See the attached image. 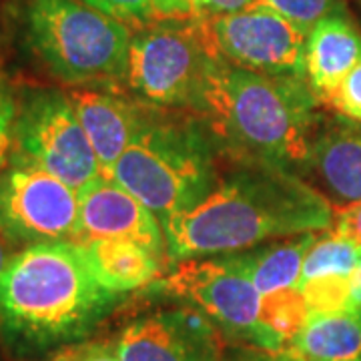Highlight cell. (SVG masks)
<instances>
[{
	"label": "cell",
	"instance_id": "30bf717a",
	"mask_svg": "<svg viewBox=\"0 0 361 361\" xmlns=\"http://www.w3.org/2000/svg\"><path fill=\"white\" fill-rule=\"evenodd\" d=\"M223 61L273 77L307 80L305 52L310 32L279 14L249 6L207 20Z\"/></svg>",
	"mask_w": 361,
	"mask_h": 361
},
{
	"label": "cell",
	"instance_id": "6da1fadb",
	"mask_svg": "<svg viewBox=\"0 0 361 361\" xmlns=\"http://www.w3.org/2000/svg\"><path fill=\"white\" fill-rule=\"evenodd\" d=\"M336 207L287 169L225 153L213 191L163 221L169 263L239 253L269 239L331 231Z\"/></svg>",
	"mask_w": 361,
	"mask_h": 361
},
{
	"label": "cell",
	"instance_id": "83f0119b",
	"mask_svg": "<svg viewBox=\"0 0 361 361\" xmlns=\"http://www.w3.org/2000/svg\"><path fill=\"white\" fill-rule=\"evenodd\" d=\"M82 361H121V357L116 355L115 345H106V343H85Z\"/></svg>",
	"mask_w": 361,
	"mask_h": 361
},
{
	"label": "cell",
	"instance_id": "8fae6325",
	"mask_svg": "<svg viewBox=\"0 0 361 361\" xmlns=\"http://www.w3.org/2000/svg\"><path fill=\"white\" fill-rule=\"evenodd\" d=\"M221 334L191 305L130 319L115 339L121 361H221Z\"/></svg>",
	"mask_w": 361,
	"mask_h": 361
},
{
	"label": "cell",
	"instance_id": "1f68e13d",
	"mask_svg": "<svg viewBox=\"0 0 361 361\" xmlns=\"http://www.w3.org/2000/svg\"><path fill=\"white\" fill-rule=\"evenodd\" d=\"M11 249H13V247L8 245V243H6V239L0 235V273L4 271V267L8 265V261H11V257H13L14 251H11Z\"/></svg>",
	"mask_w": 361,
	"mask_h": 361
},
{
	"label": "cell",
	"instance_id": "7c38bea8",
	"mask_svg": "<svg viewBox=\"0 0 361 361\" xmlns=\"http://www.w3.org/2000/svg\"><path fill=\"white\" fill-rule=\"evenodd\" d=\"M75 239H129L169 263L167 237L159 217L109 175H99L78 191Z\"/></svg>",
	"mask_w": 361,
	"mask_h": 361
},
{
	"label": "cell",
	"instance_id": "d4e9b609",
	"mask_svg": "<svg viewBox=\"0 0 361 361\" xmlns=\"http://www.w3.org/2000/svg\"><path fill=\"white\" fill-rule=\"evenodd\" d=\"M255 0H195L193 14L195 18H215V16H223V14L237 13L249 8Z\"/></svg>",
	"mask_w": 361,
	"mask_h": 361
},
{
	"label": "cell",
	"instance_id": "cb8c5ba5",
	"mask_svg": "<svg viewBox=\"0 0 361 361\" xmlns=\"http://www.w3.org/2000/svg\"><path fill=\"white\" fill-rule=\"evenodd\" d=\"M325 106L361 123V61L353 66V71L348 77L343 78V82L337 87Z\"/></svg>",
	"mask_w": 361,
	"mask_h": 361
},
{
	"label": "cell",
	"instance_id": "5bb4252c",
	"mask_svg": "<svg viewBox=\"0 0 361 361\" xmlns=\"http://www.w3.org/2000/svg\"><path fill=\"white\" fill-rule=\"evenodd\" d=\"M303 179L336 209L361 203V123L348 116L322 115Z\"/></svg>",
	"mask_w": 361,
	"mask_h": 361
},
{
	"label": "cell",
	"instance_id": "ba28073f",
	"mask_svg": "<svg viewBox=\"0 0 361 361\" xmlns=\"http://www.w3.org/2000/svg\"><path fill=\"white\" fill-rule=\"evenodd\" d=\"M14 149L77 191L103 175L68 90L59 87L18 90Z\"/></svg>",
	"mask_w": 361,
	"mask_h": 361
},
{
	"label": "cell",
	"instance_id": "7402d4cb",
	"mask_svg": "<svg viewBox=\"0 0 361 361\" xmlns=\"http://www.w3.org/2000/svg\"><path fill=\"white\" fill-rule=\"evenodd\" d=\"M18 115V89L11 78L0 75V171L14 151V125Z\"/></svg>",
	"mask_w": 361,
	"mask_h": 361
},
{
	"label": "cell",
	"instance_id": "484cf974",
	"mask_svg": "<svg viewBox=\"0 0 361 361\" xmlns=\"http://www.w3.org/2000/svg\"><path fill=\"white\" fill-rule=\"evenodd\" d=\"M331 231L361 245V203L336 209V225Z\"/></svg>",
	"mask_w": 361,
	"mask_h": 361
},
{
	"label": "cell",
	"instance_id": "e0dca14e",
	"mask_svg": "<svg viewBox=\"0 0 361 361\" xmlns=\"http://www.w3.org/2000/svg\"><path fill=\"white\" fill-rule=\"evenodd\" d=\"M89 269L104 289L116 295L137 291L161 279L165 259L129 239H73Z\"/></svg>",
	"mask_w": 361,
	"mask_h": 361
},
{
	"label": "cell",
	"instance_id": "2e32d148",
	"mask_svg": "<svg viewBox=\"0 0 361 361\" xmlns=\"http://www.w3.org/2000/svg\"><path fill=\"white\" fill-rule=\"evenodd\" d=\"M360 61L361 30L351 20L349 13L327 16L310 30L305 75L322 104H327L337 87Z\"/></svg>",
	"mask_w": 361,
	"mask_h": 361
},
{
	"label": "cell",
	"instance_id": "44dd1931",
	"mask_svg": "<svg viewBox=\"0 0 361 361\" xmlns=\"http://www.w3.org/2000/svg\"><path fill=\"white\" fill-rule=\"evenodd\" d=\"M251 6L279 14L307 32L327 16L348 13L345 0H255Z\"/></svg>",
	"mask_w": 361,
	"mask_h": 361
},
{
	"label": "cell",
	"instance_id": "603a6c76",
	"mask_svg": "<svg viewBox=\"0 0 361 361\" xmlns=\"http://www.w3.org/2000/svg\"><path fill=\"white\" fill-rule=\"evenodd\" d=\"M101 13L129 25L130 28L147 25L155 18L151 0H80Z\"/></svg>",
	"mask_w": 361,
	"mask_h": 361
},
{
	"label": "cell",
	"instance_id": "8992f818",
	"mask_svg": "<svg viewBox=\"0 0 361 361\" xmlns=\"http://www.w3.org/2000/svg\"><path fill=\"white\" fill-rule=\"evenodd\" d=\"M203 18H153L133 28L125 89L141 103L203 115L219 61Z\"/></svg>",
	"mask_w": 361,
	"mask_h": 361
},
{
	"label": "cell",
	"instance_id": "f546056e",
	"mask_svg": "<svg viewBox=\"0 0 361 361\" xmlns=\"http://www.w3.org/2000/svg\"><path fill=\"white\" fill-rule=\"evenodd\" d=\"M82 353H85V343H75L51 353L47 361H82Z\"/></svg>",
	"mask_w": 361,
	"mask_h": 361
},
{
	"label": "cell",
	"instance_id": "5b68a950",
	"mask_svg": "<svg viewBox=\"0 0 361 361\" xmlns=\"http://www.w3.org/2000/svg\"><path fill=\"white\" fill-rule=\"evenodd\" d=\"M11 14L23 49L63 87H125L129 25L80 0H14Z\"/></svg>",
	"mask_w": 361,
	"mask_h": 361
},
{
	"label": "cell",
	"instance_id": "52a82bcc",
	"mask_svg": "<svg viewBox=\"0 0 361 361\" xmlns=\"http://www.w3.org/2000/svg\"><path fill=\"white\" fill-rule=\"evenodd\" d=\"M157 279V287L203 313L223 336L269 351L261 323L263 297L253 285L239 253L187 259ZM271 353V351H269Z\"/></svg>",
	"mask_w": 361,
	"mask_h": 361
},
{
	"label": "cell",
	"instance_id": "3957f363",
	"mask_svg": "<svg viewBox=\"0 0 361 361\" xmlns=\"http://www.w3.org/2000/svg\"><path fill=\"white\" fill-rule=\"evenodd\" d=\"M319 104L303 78L263 75L219 59L209 80L203 116L225 153L303 177L323 115Z\"/></svg>",
	"mask_w": 361,
	"mask_h": 361
},
{
	"label": "cell",
	"instance_id": "4fadbf2b",
	"mask_svg": "<svg viewBox=\"0 0 361 361\" xmlns=\"http://www.w3.org/2000/svg\"><path fill=\"white\" fill-rule=\"evenodd\" d=\"M68 94L101 171L109 175L145 127L151 106L116 85L78 87L68 89Z\"/></svg>",
	"mask_w": 361,
	"mask_h": 361
},
{
	"label": "cell",
	"instance_id": "d6a6232c",
	"mask_svg": "<svg viewBox=\"0 0 361 361\" xmlns=\"http://www.w3.org/2000/svg\"><path fill=\"white\" fill-rule=\"evenodd\" d=\"M2 2H4V0H0V4H2Z\"/></svg>",
	"mask_w": 361,
	"mask_h": 361
},
{
	"label": "cell",
	"instance_id": "9a60e30c",
	"mask_svg": "<svg viewBox=\"0 0 361 361\" xmlns=\"http://www.w3.org/2000/svg\"><path fill=\"white\" fill-rule=\"evenodd\" d=\"M360 253L361 245L334 231H327L313 241L297 285L311 313L349 310Z\"/></svg>",
	"mask_w": 361,
	"mask_h": 361
},
{
	"label": "cell",
	"instance_id": "ffe728a7",
	"mask_svg": "<svg viewBox=\"0 0 361 361\" xmlns=\"http://www.w3.org/2000/svg\"><path fill=\"white\" fill-rule=\"evenodd\" d=\"M310 315L307 301L297 287L263 297L261 323L267 334L271 353H281L291 348Z\"/></svg>",
	"mask_w": 361,
	"mask_h": 361
},
{
	"label": "cell",
	"instance_id": "9c48e42d",
	"mask_svg": "<svg viewBox=\"0 0 361 361\" xmlns=\"http://www.w3.org/2000/svg\"><path fill=\"white\" fill-rule=\"evenodd\" d=\"M78 227V191L14 149L0 171V235L13 249L71 241Z\"/></svg>",
	"mask_w": 361,
	"mask_h": 361
},
{
	"label": "cell",
	"instance_id": "ac0fdd59",
	"mask_svg": "<svg viewBox=\"0 0 361 361\" xmlns=\"http://www.w3.org/2000/svg\"><path fill=\"white\" fill-rule=\"evenodd\" d=\"M289 351L299 361H361V313H311Z\"/></svg>",
	"mask_w": 361,
	"mask_h": 361
},
{
	"label": "cell",
	"instance_id": "d6986e66",
	"mask_svg": "<svg viewBox=\"0 0 361 361\" xmlns=\"http://www.w3.org/2000/svg\"><path fill=\"white\" fill-rule=\"evenodd\" d=\"M317 239V233H305L295 237H285L269 245H257L239 251L241 261L261 297L295 289L301 279L303 261Z\"/></svg>",
	"mask_w": 361,
	"mask_h": 361
},
{
	"label": "cell",
	"instance_id": "4dcf8cb0",
	"mask_svg": "<svg viewBox=\"0 0 361 361\" xmlns=\"http://www.w3.org/2000/svg\"><path fill=\"white\" fill-rule=\"evenodd\" d=\"M349 310L361 313V253L355 275H353V285H351V301H349Z\"/></svg>",
	"mask_w": 361,
	"mask_h": 361
},
{
	"label": "cell",
	"instance_id": "277c9868",
	"mask_svg": "<svg viewBox=\"0 0 361 361\" xmlns=\"http://www.w3.org/2000/svg\"><path fill=\"white\" fill-rule=\"evenodd\" d=\"M223 159L225 149L205 116L151 106L145 127L109 177L149 207L163 225L213 191Z\"/></svg>",
	"mask_w": 361,
	"mask_h": 361
},
{
	"label": "cell",
	"instance_id": "4316f807",
	"mask_svg": "<svg viewBox=\"0 0 361 361\" xmlns=\"http://www.w3.org/2000/svg\"><path fill=\"white\" fill-rule=\"evenodd\" d=\"M155 18H185L193 14L195 0H151Z\"/></svg>",
	"mask_w": 361,
	"mask_h": 361
},
{
	"label": "cell",
	"instance_id": "7a4b0ae2",
	"mask_svg": "<svg viewBox=\"0 0 361 361\" xmlns=\"http://www.w3.org/2000/svg\"><path fill=\"white\" fill-rule=\"evenodd\" d=\"M125 299L104 289L75 241L16 249L0 273V337L18 355L82 343Z\"/></svg>",
	"mask_w": 361,
	"mask_h": 361
},
{
	"label": "cell",
	"instance_id": "f1b7e54d",
	"mask_svg": "<svg viewBox=\"0 0 361 361\" xmlns=\"http://www.w3.org/2000/svg\"><path fill=\"white\" fill-rule=\"evenodd\" d=\"M235 361H299L289 351V349H285L281 353H269V351H259V353H247L243 357H237Z\"/></svg>",
	"mask_w": 361,
	"mask_h": 361
}]
</instances>
